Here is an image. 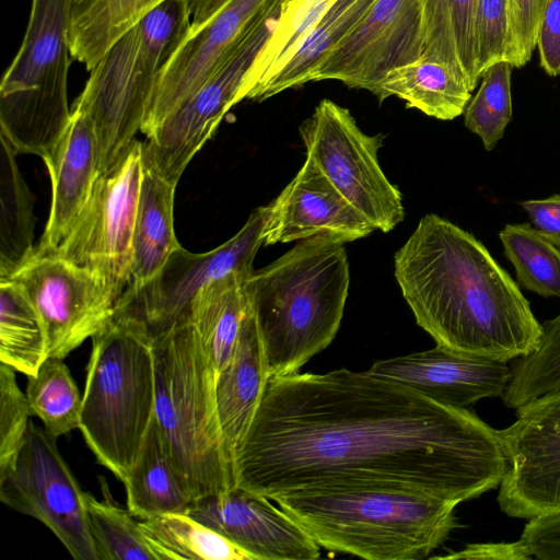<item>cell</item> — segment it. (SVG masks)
Listing matches in <instances>:
<instances>
[{
    "mask_svg": "<svg viewBox=\"0 0 560 560\" xmlns=\"http://www.w3.org/2000/svg\"><path fill=\"white\" fill-rule=\"evenodd\" d=\"M499 430L468 408L368 371L269 377L235 450V486L270 500L298 491L389 489L457 504L499 488Z\"/></svg>",
    "mask_w": 560,
    "mask_h": 560,
    "instance_id": "1",
    "label": "cell"
},
{
    "mask_svg": "<svg viewBox=\"0 0 560 560\" xmlns=\"http://www.w3.org/2000/svg\"><path fill=\"white\" fill-rule=\"evenodd\" d=\"M394 271L417 324L436 346L502 362L533 353L542 324L474 234L433 213L396 252Z\"/></svg>",
    "mask_w": 560,
    "mask_h": 560,
    "instance_id": "2",
    "label": "cell"
},
{
    "mask_svg": "<svg viewBox=\"0 0 560 560\" xmlns=\"http://www.w3.org/2000/svg\"><path fill=\"white\" fill-rule=\"evenodd\" d=\"M345 244L327 234L299 241L247 279L269 377L299 372L336 337L350 284Z\"/></svg>",
    "mask_w": 560,
    "mask_h": 560,
    "instance_id": "3",
    "label": "cell"
},
{
    "mask_svg": "<svg viewBox=\"0 0 560 560\" xmlns=\"http://www.w3.org/2000/svg\"><path fill=\"white\" fill-rule=\"evenodd\" d=\"M273 501L319 547L368 560L424 559L458 527L457 503L412 491H298Z\"/></svg>",
    "mask_w": 560,
    "mask_h": 560,
    "instance_id": "4",
    "label": "cell"
},
{
    "mask_svg": "<svg viewBox=\"0 0 560 560\" xmlns=\"http://www.w3.org/2000/svg\"><path fill=\"white\" fill-rule=\"evenodd\" d=\"M153 352L156 423L191 499L234 487L215 402L214 369L191 323L180 317L153 341Z\"/></svg>",
    "mask_w": 560,
    "mask_h": 560,
    "instance_id": "5",
    "label": "cell"
},
{
    "mask_svg": "<svg viewBox=\"0 0 560 560\" xmlns=\"http://www.w3.org/2000/svg\"><path fill=\"white\" fill-rule=\"evenodd\" d=\"M153 342L142 326L116 314L92 337L80 431L97 462L125 483L155 416Z\"/></svg>",
    "mask_w": 560,
    "mask_h": 560,
    "instance_id": "6",
    "label": "cell"
},
{
    "mask_svg": "<svg viewBox=\"0 0 560 560\" xmlns=\"http://www.w3.org/2000/svg\"><path fill=\"white\" fill-rule=\"evenodd\" d=\"M190 28V0H165L125 32L89 71L71 110L92 121L100 173L136 139L162 71Z\"/></svg>",
    "mask_w": 560,
    "mask_h": 560,
    "instance_id": "7",
    "label": "cell"
},
{
    "mask_svg": "<svg viewBox=\"0 0 560 560\" xmlns=\"http://www.w3.org/2000/svg\"><path fill=\"white\" fill-rule=\"evenodd\" d=\"M73 0H32L26 31L0 84V135L46 162L67 130Z\"/></svg>",
    "mask_w": 560,
    "mask_h": 560,
    "instance_id": "8",
    "label": "cell"
},
{
    "mask_svg": "<svg viewBox=\"0 0 560 560\" xmlns=\"http://www.w3.org/2000/svg\"><path fill=\"white\" fill-rule=\"evenodd\" d=\"M306 158L375 230L392 231L404 220L401 192L377 158L383 135L370 136L346 107L324 98L300 126Z\"/></svg>",
    "mask_w": 560,
    "mask_h": 560,
    "instance_id": "9",
    "label": "cell"
},
{
    "mask_svg": "<svg viewBox=\"0 0 560 560\" xmlns=\"http://www.w3.org/2000/svg\"><path fill=\"white\" fill-rule=\"evenodd\" d=\"M287 2L262 13L222 58L206 83L142 142V162L177 185L188 163L232 106L245 75L271 36Z\"/></svg>",
    "mask_w": 560,
    "mask_h": 560,
    "instance_id": "10",
    "label": "cell"
},
{
    "mask_svg": "<svg viewBox=\"0 0 560 560\" xmlns=\"http://www.w3.org/2000/svg\"><path fill=\"white\" fill-rule=\"evenodd\" d=\"M142 171V142L135 139L117 162L98 175L72 230L48 252L97 275L116 303L130 283Z\"/></svg>",
    "mask_w": 560,
    "mask_h": 560,
    "instance_id": "11",
    "label": "cell"
},
{
    "mask_svg": "<svg viewBox=\"0 0 560 560\" xmlns=\"http://www.w3.org/2000/svg\"><path fill=\"white\" fill-rule=\"evenodd\" d=\"M45 428L30 421L12 468L0 476V500L42 522L75 560H98L82 491Z\"/></svg>",
    "mask_w": 560,
    "mask_h": 560,
    "instance_id": "12",
    "label": "cell"
},
{
    "mask_svg": "<svg viewBox=\"0 0 560 560\" xmlns=\"http://www.w3.org/2000/svg\"><path fill=\"white\" fill-rule=\"evenodd\" d=\"M264 223L265 206L256 208L233 237L210 252L195 254L180 246L148 284L124 291L115 313L139 323L152 342L166 335L203 287L232 275L252 276Z\"/></svg>",
    "mask_w": 560,
    "mask_h": 560,
    "instance_id": "13",
    "label": "cell"
},
{
    "mask_svg": "<svg viewBox=\"0 0 560 560\" xmlns=\"http://www.w3.org/2000/svg\"><path fill=\"white\" fill-rule=\"evenodd\" d=\"M9 279L36 308L48 357L65 359L114 318L116 300L104 281L58 255L35 250Z\"/></svg>",
    "mask_w": 560,
    "mask_h": 560,
    "instance_id": "14",
    "label": "cell"
},
{
    "mask_svg": "<svg viewBox=\"0 0 560 560\" xmlns=\"http://www.w3.org/2000/svg\"><path fill=\"white\" fill-rule=\"evenodd\" d=\"M499 434L508 460L500 510L527 521L560 513V388L517 408Z\"/></svg>",
    "mask_w": 560,
    "mask_h": 560,
    "instance_id": "15",
    "label": "cell"
},
{
    "mask_svg": "<svg viewBox=\"0 0 560 560\" xmlns=\"http://www.w3.org/2000/svg\"><path fill=\"white\" fill-rule=\"evenodd\" d=\"M420 0H375L312 81L337 80L375 96L386 73L422 58Z\"/></svg>",
    "mask_w": 560,
    "mask_h": 560,
    "instance_id": "16",
    "label": "cell"
},
{
    "mask_svg": "<svg viewBox=\"0 0 560 560\" xmlns=\"http://www.w3.org/2000/svg\"><path fill=\"white\" fill-rule=\"evenodd\" d=\"M289 0H230L182 42L165 65L140 131L152 133L210 78L222 58L267 10Z\"/></svg>",
    "mask_w": 560,
    "mask_h": 560,
    "instance_id": "17",
    "label": "cell"
},
{
    "mask_svg": "<svg viewBox=\"0 0 560 560\" xmlns=\"http://www.w3.org/2000/svg\"><path fill=\"white\" fill-rule=\"evenodd\" d=\"M247 551L255 560H316L315 540L270 499L234 486L202 497L186 512Z\"/></svg>",
    "mask_w": 560,
    "mask_h": 560,
    "instance_id": "18",
    "label": "cell"
},
{
    "mask_svg": "<svg viewBox=\"0 0 560 560\" xmlns=\"http://www.w3.org/2000/svg\"><path fill=\"white\" fill-rule=\"evenodd\" d=\"M375 231L306 158L292 180L265 206L262 245L290 243L316 235H331L343 243Z\"/></svg>",
    "mask_w": 560,
    "mask_h": 560,
    "instance_id": "19",
    "label": "cell"
},
{
    "mask_svg": "<svg viewBox=\"0 0 560 560\" xmlns=\"http://www.w3.org/2000/svg\"><path fill=\"white\" fill-rule=\"evenodd\" d=\"M369 371L457 408L502 397L512 377L508 362L460 354L440 346L378 360Z\"/></svg>",
    "mask_w": 560,
    "mask_h": 560,
    "instance_id": "20",
    "label": "cell"
},
{
    "mask_svg": "<svg viewBox=\"0 0 560 560\" xmlns=\"http://www.w3.org/2000/svg\"><path fill=\"white\" fill-rule=\"evenodd\" d=\"M45 164L51 203L44 234L35 246L38 253L56 249L68 236L101 174L96 135L85 114L71 110L69 126Z\"/></svg>",
    "mask_w": 560,
    "mask_h": 560,
    "instance_id": "21",
    "label": "cell"
},
{
    "mask_svg": "<svg viewBox=\"0 0 560 560\" xmlns=\"http://www.w3.org/2000/svg\"><path fill=\"white\" fill-rule=\"evenodd\" d=\"M268 378L262 345L250 306L231 355L214 377L218 415L232 463Z\"/></svg>",
    "mask_w": 560,
    "mask_h": 560,
    "instance_id": "22",
    "label": "cell"
},
{
    "mask_svg": "<svg viewBox=\"0 0 560 560\" xmlns=\"http://www.w3.org/2000/svg\"><path fill=\"white\" fill-rule=\"evenodd\" d=\"M175 189V184L143 164L130 283L126 290H138L148 284L180 247L174 230Z\"/></svg>",
    "mask_w": 560,
    "mask_h": 560,
    "instance_id": "23",
    "label": "cell"
},
{
    "mask_svg": "<svg viewBox=\"0 0 560 560\" xmlns=\"http://www.w3.org/2000/svg\"><path fill=\"white\" fill-rule=\"evenodd\" d=\"M472 90L450 65L420 58L386 73L376 97L402 100L407 107L427 116L452 120L464 114Z\"/></svg>",
    "mask_w": 560,
    "mask_h": 560,
    "instance_id": "24",
    "label": "cell"
},
{
    "mask_svg": "<svg viewBox=\"0 0 560 560\" xmlns=\"http://www.w3.org/2000/svg\"><path fill=\"white\" fill-rule=\"evenodd\" d=\"M248 278L232 275L203 287L182 315L194 326L215 374L231 355L250 311Z\"/></svg>",
    "mask_w": 560,
    "mask_h": 560,
    "instance_id": "25",
    "label": "cell"
},
{
    "mask_svg": "<svg viewBox=\"0 0 560 560\" xmlns=\"http://www.w3.org/2000/svg\"><path fill=\"white\" fill-rule=\"evenodd\" d=\"M375 0H336L285 63L248 97L265 101L312 81L326 57L361 20Z\"/></svg>",
    "mask_w": 560,
    "mask_h": 560,
    "instance_id": "26",
    "label": "cell"
},
{
    "mask_svg": "<svg viewBox=\"0 0 560 560\" xmlns=\"http://www.w3.org/2000/svg\"><path fill=\"white\" fill-rule=\"evenodd\" d=\"M124 485L127 508L140 521L166 513H186L194 502L168 456L155 416Z\"/></svg>",
    "mask_w": 560,
    "mask_h": 560,
    "instance_id": "27",
    "label": "cell"
},
{
    "mask_svg": "<svg viewBox=\"0 0 560 560\" xmlns=\"http://www.w3.org/2000/svg\"><path fill=\"white\" fill-rule=\"evenodd\" d=\"M477 0H420L422 58L450 65L474 91L477 70L475 12Z\"/></svg>",
    "mask_w": 560,
    "mask_h": 560,
    "instance_id": "28",
    "label": "cell"
},
{
    "mask_svg": "<svg viewBox=\"0 0 560 560\" xmlns=\"http://www.w3.org/2000/svg\"><path fill=\"white\" fill-rule=\"evenodd\" d=\"M0 279H9L34 254L35 197L18 163V151L0 135Z\"/></svg>",
    "mask_w": 560,
    "mask_h": 560,
    "instance_id": "29",
    "label": "cell"
},
{
    "mask_svg": "<svg viewBox=\"0 0 560 560\" xmlns=\"http://www.w3.org/2000/svg\"><path fill=\"white\" fill-rule=\"evenodd\" d=\"M165 0H73L70 52L90 71L130 27Z\"/></svg>",
    "mask_w": 560,
    "mask_h": 560,
    "instance_id": "30",
    "label": "cell"
},
{
    "mask_svg": "<svg viewBox=\"0 0 560 560\" xmlns=\"http://www.w3.org/2000/svg\"><path fill=\"white\" fill-rule=\"evenodd\" d=\"M159 560H255L233 541L187 513L140 521Z\"/></svg>",
    "mask_w": 560,
    "mask_h": 560,
    "instance_id": "31",
    "label": "cell"
},
{
    "mask_svg": "<svg viewBox=\"0 0 560 560\" xmlns=\"http://www.w3.org/2000/svg\"><path fill=\"white\" fill-rule=\"evenodd\" d=\"M47 358V338L36 308L14 281L0 279V363L31 376Z\"/></svg>",
    "mask_w": 560,
    "mask_h": 560,
    "instance_id": "32",
    "label": "cell"
},
{
    "mask_svg": "<svg viewBox=\"0 0 560 560\" xmlns=\"http://www.w3.org/2000/svg\"><path fill=\"white\" fill-rule=\"evenodd\" d=\"M26 397L32 416L55 438L80 429L83 394L63 359L48 357L27 376Z\"/></svg>",
    "mask_w": 560,
    "mask_h": 560,
    "instance_id": "33",
    "label": "cell"
},
{
    "mask_svg": "<svg viewBox=\"0 0 560 560\" xmlns=\"http://www.w3.org/2000/svg\"><path fill=\"white\" fill-rule=\"evenodd\" d=\"M103 500L85 492V506L98 560H159L140 522L113 499L101 478Z\"/></svg>",
    "mask_w": 560,
    "mask_h": 560,
    "instance_id": "34",
    "label": "cell"
},
{
    "mask_svg": "<svg viewBox=\"0 0 560 560\" xmlns=\"http://www.w3.org/2000/svg\"><path fill=\"white\" fill-rule=\"evenodd\" d=\"M336 0H289L282 15L252 67L240 91V101L273 75Z\"/></svg>",
    "mask_w": 560,
    "mask_h": 560,
    "instance_id": "35",
    "label": "cell"
},
{
    "mask_svg": "<svg viewBox=\"0 0 560 560\" xmlns=\"http://www.w3.org/2000/svg\"><path fill=\"white\" fill-rule=\"evenodd\" d=\"M504 255L526 290L560 298V249L528 223L506 224L499 232Z\"/></svg>",
    "mask_w": 560,
    "mask_h": 560,
    "instance_id": "36",
    "label": "cell"
},
{
    "mask_svg": "<svg viewBox=\"0 0 560 560\" xmlns=\"http://www.w3.org/2000/svg\"><path fill=\"white\" fill-rule=\"evenodd\" d=\"M512 65L495 62L481 75V84L464 112V124L478 136L487 151L503 138L512 119Z\"/></svg>",
    "mask_w": 560,
    "mask_h": 560,
    "instance_id": "37",
    "label": "cell"
},
{
    "mask_svg": "<svg viewBox=\"0 0 560 560\" xmlns=\"http://www.w3.org/2000/svg\"><path fill=\"white\" fill-rule=\"evenodd\" d=\"M475 47L480 78L495 62L513 65L510 0H477Z\"/></svg>",
    "mask_w": 560,
    "mask_h": 560,
    "instance_id": "38",
    "label": "cell"
},
{
    "mask_svg": "<svg viewBox=\"0 0 560 560\" xmlns=\"http://www.w3.org/2000/svg\"><path fill=\"white\" fill-rule=\"evenodd\" d=\"M15 371L0 363V476L13 466L25 439L31 415Z\"/></svg>",
    "mask_w": 560,
    "mask_h": 560,
    "instance_id": "39",
    "label": "cell"
},
{
    "mask_svg": "<svg viewBox=\"0 0 560 560\" xmlns=\"http://www.w3.org/2000/svg\"><path fill=\"white\" fill-rule=\"evenodd\" d=\"M523 366L538 392L560 388V313L542 324L540 345L523 359Z\"/></svg>",
    "mask_w": 560,
    "mask_h": 560,
    "instance_id": "40",
    "label": "cell"
},
{
    "mask_svg": "<svg viewBox=\"0 0 560 560\" xmlns=\"http://www.w3.org/2000/svg\"><path fill=\"white\" fill-rule=\"evenodd\" d=\"M547 0H510L513 68L524 67L536 48L537 34Z\"/></svg>",
    "mask_w": 560,
    "mask_h": 560,
    "instance_id": "41",
    "label": "cell"
},
{
    "mask_svg": "<svg viewBox=\"0 0 560 560\" xmlns=\"http://www.w3.org/2000/svg\"><path fill=\"white\" fill-rule=\"evenodd\" d=\"M518 542L530 559L560 560V513L529 520Z\"/></svg>",
    "mask_w": 560,
    "mask_h": 560,
    "instance_id": "42",
    "label": "cell"
},
{
    "mask_svg": "<svg viewBox=\"0 0 560 560\" xmlns=\"http://www.w3.org/2000/svg\"><path fill=\"white\" fill-rule=\"evenodd\" d=\"M536 47L542 70L550 77L560 75V0H547L539 23Z\"/></svg>",
    "mask_w": 560,
    "mask_h": 560,
    "instance_id": "43",
    "label": "cell"
},
{
    "mask_svg": "<svg viewBox=\"0 0 560 560\" xmlns=\"http://www.w3.org/2000/svg\"><path fill=\"white\" fill-rule=\"evenodd\" d=\"M535 230L560 249V194L521 202Z\"/></svg>",
    "mask_w": 560,
    "mask_h": 560,
    "instance_id": "44",
    "label": "cell"
},
{
    "mask_svg": "<svg viewBox=\"0 0 560 560\" xmlns=\"http://www.w3.org/2000/svg\"><path fill=\"white\" fill-rule=\"evenodd\" d=\"M433 559L525 560L530 558L522 549L518 540H516L513 542L469 544L458 551H453L445 556H435Z\"/></svg>",
    "mask_w": 560,
    "mask_h": 560,
    "instance_id": "45",
    "label": "cell"
}]
</instances>
